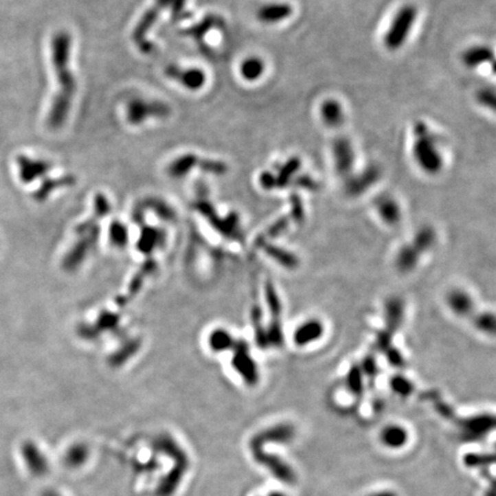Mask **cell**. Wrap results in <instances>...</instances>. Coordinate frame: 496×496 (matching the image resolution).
Segmentation results:
<instances>
[{"label": "cell", "instance_id": "obj_7", "mask_svg": "<svg viewBox=\"0 0 496 496\" xmlns=\"http://www.w3.org/2000/svg\"><path fill=\"white\" fill-rule=\"evenodd\" d=\"M164 73H166V76L179 82V84L191 91L199 90L206 83V74L199 68L183 69L176 65H169L164 70Z\"/></svg>", "mask_w": 496, "mask_h": 496}, {"label": "cell", "instance_id": "obj_12", "mask_svg": "<svg viewBox=\"0 0 496 496\" xmlns=\"http://www.w3.org/2000/svg\"><path fill=\"white\" fill-rule=\"evenodd\" d=\"M292 13H293V8L291 5L286 4V3H271V4L264 5L260 8L256 13V16H258V20L262 23L273 25V23H278V22L290 18Z\"/></svg>", "mask_w": 496, "mask_h": 496}, {"label": "cell", "instance_id": "obj_23", "mask_svg": "<svg viewBox=\"0 0 496 496\" xmlns=\"http://www.w3.org/2000/svg\"><path fill=\"white\" fill-rule=\"evenodd\" d=\"M449 306L456 314L465 315L468 314V311H471L472 300L468 294L462 292V291H455L449 295L448 299Z\"/></svg>", "mask_w": 496, "mask_h": 496}, {"label": "cell", "instance_id": "obj_11", "mask_svg": "<svg viewBox=\"0 0 496 496\" xmlns=\"http://www.w3.org/2000/svg\"><path fill=\"white\" fill-rule=\"evenodd\" d=\"M463 433L468 439H479L496 429V416H477L462 423Z\"/></svg>", "mask_w": 496, "mask_h": 496}, {"label": "cell", "instance_id": "obj_16", "mask_svg": "<svg viewBox=\"0 0 496 496\" xmlns=\"http://www.w3.org/2000/svg\"><path fill=\"white\" fill-rule=\"evenodd\" d=\"M224 25V21L222 18L217 15H207L203 21L199 22L198 25H193L191 28L186 29L182 32L184 36H189L196 39V42H203V36L207 32H210L213 28H222Z\"/></svg>", "mask_w": 496, "mask_h": 496}, {"label": "cell", "instance_id": "obj_19", "mask_svg": "<svg viewBox=\"0 0 496 496\" xmlns=\"http://www.w3.org/2000/svg\"><path fill=\"white\" fill-rule=\"evenodd\" d=\"M300 167L301 161L299 157H291L290 160H287L280 168H278V175L275 176L276 188L286 186L287 183L290 182L291 179L297 174Z\"/></svg>", "mask_w": 496, "mask_h": 496}, {"label": "cell", "instance_id": "obj_32", "mask_svg": "<svg viewBox=\"0 0 496 496\" xmlns=\"http://www.w3.org/2000/svg\"><path fill=\"white\" fill-rule=\"evenodd\" d=\"M297 184L302 186V188H309V189H314L315 188L314 181L309 179L308 176H302L300 179H297Z\"/></svg>", "mask_w": 496, "mask_h": 496}, {"label": "cell", "instance_id": "obj_3", "mask_svg": "<svg viewBox=\"0 0 496 496\" xmlns=\"http://www.w3.org/2000/svg\"><path fill=\"white\" fill-rule=\"evenodd\" d=\"M417 19V8L412 5H405L398 10L392 20L387 32L385 34L384 44L390 51H396L407 42L412 27Z\"/></svg>", "mask_w": 496, "mask_h": 496}, {"label": "cell", "instance_id": "obj_35", "mask_svg": "<svg viewBox=\"0 0 496 496\" xmlns=\"http://www.w3.org/2000/svg\"><path fill=\"white\" fill-rule=\"evenodd\" d=\"M492 70L493 73L496 74V61L495 63H493Z\"/></svg>", "mask_w": 496, "mask_h": 496}, {"label": "cell", "instance_id": "obj_24", "mask_svg": "<svg viewBox=\"0 0 496 496\" xmlns=\"http://www.w3.org/2000/svg\"><path fill=\"white\" fill-rule=\"evenodd\" d=\"M237 361L234 363V367L240 370L241 374L244 376L245 379L247 381H253L256 379V367L253 364L252 361L249 360L251 357H247L246 354H238Z\"/></svg>", "mask_w": 496, "mask_h": 496}, {"label": "cell", "instance_id": "obj_10", "mask_svg": "<svg viewBox=\"0 0 496 496\" xmlns=\"http://www.w3.org/2000/svg\"><path fill=\"white\" fill-rule=\"evenodd\" d=\"M381 169L378 168L377 166H369L363 172H361L359 175L354 176L348 181L347 191L354 196L361 194L365 190L370 189L374 183H377L378 179H381Z\"/></svg>", "mask_w": 496, "mask_h": 496}, {"label": "cell", "instance_id": "obj_15", "mask_svg": "<svg viewBox=\"0 0 496 496\" xmlns=\"http://www.w3.org/2000/svg\"><path fill=\"white\" fill-rule=\"evenodd\" d=\"M321 116L323 122L330 128L341 126L343 122V106L335 99H328L322 104Z\"/></svg>", "mask_w": 496, "mask_h": 496}, {"label": "cell", "instance_id": "obj_13", "mask_svg": "<svg viewBox=\"0 0 496 496\" xmlns=\"http://www.w3.org/2000/svg\"><path fill=\"white\" fill-rule=\"evenodd\" d=\"M199 162L200 159L196 154H184L169 164L167 172L172 179H182L191 172V169L198 167Z\"/></svg>", "mask_w": 496, "mask_h": 496}, {"label": "cell", "instance_id": "obj_31", "mask_svg": "<svg viewBox=\"0 0 496 496\" xmlns=\"http://www.w3.org/2000/svg\"><path fill=\"white\" fill-rule=\"evenodd\" d=\"M260 183H261V185H262L264 189L270 190L273 189V188H276L275 175L269 172H263L261 177H260Z\"/></svg>", "mask_w": 496, "mask_h": 496}, {"label": "cell", "instance_id": "obj_27", "mask_svg": "<svg viewBox=\"0 0 496 496\" xmlns=\"http://www.w3.org/2000/svg\"><path fill=\"white\" fill-rule=\"evenodd\" d=\"M87 458V449L83 446H74L66 455V463L69 466H77Z\"/></svg>", "mask_w": 496, "mask_h": 496}, {"label": "cell", "instance_id": "obj_26", "mask_svg": "<svg viewBox=\"0 0 496 496\" xmlns=\"http://www.w3.org/2000/svg\"><path fill=\"white\" fill-rule=\"evenodd\" d=\"M478 104L496 113V92L491 89H482L477 92Z\"/></svg>", "mask_w": 496, "mask_h": 496}, {"label": "cell", "instance_id": "obj_18", "mask_svg": "<svg viewBox=\"0 0 496 496\" xmlns=\"http://www.w3.org/2000/svg\"><path fill=\"white\" fill-rule=\"evenodd\" d=\"M323 328L321 323L317 321H311L306 324L301 325L295 333V341L299 345H307V343L318 339L322 336Z\"/></svg>", "mask_w": 496, "mask_h": 496}, {"label": "cell", "instance_id": "obj_34", "mask_svg": "<svg viewBox=\"0 0 496 496\" xmlns=\"http://www.w3.org/2000/svg\"><path fill=\"white\" fill-rule=\"evenodd\" d=\"M369 496H396V495H395L394 493L379 492V493H374V494H371V495H369Z\"/></svg>", "mask_w": 496, "mask_h": 496}, {"label": "cell", "instance_id": "obj_9", "mask_svg": "<svg viewBox=\"0 0 496 496\" xmlns=\"http://www.w3.org/2000/svg\"><path fill=\"white\" fill-rule=\"evenodd\" d=\"M21 454L30 473L36 477H44L49 473V461L34 441L27 440L22 444Z\"/></svg>", "mask_w": 496, "mask_h": 496}, {"label": "cell", "instance_id": "obj_21", "mask_svg": "<svg viewBox=\"0 0 496 496\" xmlns=\"http://www.w3.org/2000/svg\"><path fill=\"white\" fill-rule=\"evenodd\" d=\"M407 431L396 425L386 427L381 433L383 444L390 448L402 447L407 442Z\"/></svg>", "mask_w": 496, "mask_h": 496}, {"label": "cell", "instance_id": "obj_22", "mask_svg": "<svg viewBox=\"0 0 496 496\" xmlns=\"http://www.w3.org/2000/svg\"><path fill=\"white\" fill-rule=\"evenodd\" d=\"M378 210L385 222H387V223H398L400 220V208H398V203L391 198H383V199L378 200Z\"/></svg>", "mask_w": 496, "mask_h": 496}, {"label": "cell", "instance_id": "obj_25", "mask_svg": "<svg viewBox=\"0 0 496 496\" xmlns=\"http://www.w3.org/2000/svg\"><path fill=\"white\" fill-rule=\"evenodd\" d=\"M198 167L203 172L215 174V175H223L224 172H227V164L222 161L210 160V159H200Z\"/></svg>", "mask_w": 496, "mask_h": 496}, {"label": "cell", "instance_id": "obj_17", "mask_svg": "<svg viewBox=\"0 0 496 496\" xmlns=\"http://www.w3.org/2000/svg\"><path fill=\"white\" fill-rule=\"evenodd\" d=\"M74 183H75V177L70 175L63 176L60 179H46L41 188L36 191L34 198L38 201H44L54 190L60 189L63 186L73 185Z\"/></svg>", "mask_w": 496, "mask_h": 496}, {"label": "cell", "instance_id": "obj_4", "mask_svg": "<svg viewBox=\"0 0 496 496\" xmlns=\"http://www.w3.org/2000/svg\"><path fill=\"white\" fill-rule=\"evenodd\" d=\"M170 113L172 109L167 104L155 100L148 102L145 99L135 98L126 104V121L133 126H139L150 117L164 119L170 115Z\"/></svg>", "mask_w": 496, "mask_h": 496}, {"label": "cell", "instance_id": "obj_2", "mask_svg": "<svg viewBox=\"0 0 496 496\" xmlns=\"http://www.w3.org/2000/svg\"><path fill=\"white\" fill-rule=\"evenodd\" d=\"M415 135L416 142L414 144L412 152L417 164L427 174H438L442 169L444 162L436 139L429 133L425 123L417 122L415 124Z\"/></svg>", "mask_w": 496, "mask_h": 496}, {"label": "cell", "instance_id": "obj_14", "mask_svg": "<svg viewBox=\"0 0 496 496\" xmlns=\"http://www.w3.org/2000/svg\"><path fill=\"white\" fill-rule=\"evenodd\" d=\"M493 59H494L493 49L482 45L473 46L471 49H466L462 56L463 63L468 68H477L484 63H491Z\"/></svg>", "mask_w": 496, "mask_h": 496}, {"label": "cell", "instance_id": "obj_29", "mask_svg": "<svg viewBox=\"0 0 496 496\" xmlns=\"http://www.w3.org/2000/svg\"><path fill=\"white\" fill-rule=\"evenodd\" d=\"M479 328L488 335H496V316L487 314L480 317L478 322Z\"/></svg>", "mask_w": 496, "mask_h": 496}, {"label": "cell", "instance_id": "obj_30", "mask_svg": "<svg viewBox=\"0 0 496 496\" xmlns=\"http://www.w3.org/2000/svg\"><path fill=\"white\" fill-rule=\"evenodd\" d=\"M126 229L121 224L114 223L112 227V239L116 244H121L126 240Z\"/></svg>", "mask_w": 496, "mask_h": 496}, {"label": "cell", "instance_id": "obj_28", "mask_svg": "<svg viewBox=\"0 0 496 496\" xmlns=\"http://www.w3.org/2000/svg\"><path fill=\"white\" fill-rule=\"evenodd\" d=\"M230 335H227L224 330H218L213 333V336H210V346L213 347L214 350H223L230 345Z\"/></svg>", "mask_w": 496, "mask_h": 496}, {"label": "cell", "instance_id": "obj_5", "mask_svg": "<svg viewBox=\"0 0 496 496\" xmlns=\"http://www.w3.org/2000/svg\"><path fill=\"white\" fill-rule=\"evenodd\" d=\"M174 3L175 0H155V4L145 12L143 18L138 22L133 32V41L142 52L150 53L154 49L153 44L147 41V32L153 27L161 12L164 11V8H172Z\"/></svg>", "mask_w": 496, "mask_h": 496}, {"label": "cell", "instance_id": "obj_8", "mask_svg": "<svg viewBox=\"0 0 496 496\" xmlns=\"http://www.w3.org/2000/svg\"><path fill=\"white\" fill-rule=\"evenodd\" d=\"M19 176L23 183H32L36 179H42L52 169V164L42 159H32L25 155L16 157Z\"/></svg>", "mask_w": 496, "mask_h": 496}, {"label": "cell", "instance_id": "obj_20", "mask_svg": "<svg viewBox=\"0 0 496 496\" xmlns=\"http://www.w3.org/2000/svg\"><path fill=\"white\" fill-rule=\"evenodd\" d=\"M264 63L260 58H248L245 60L244 63H241L240 73L241 76L244 77L245 80L253 82V80H259L260 77L262 76L263 71H264Z\"/></svg>", "mask_w": 496, "mask_h": 496}, {"label": "cell", "instance_id": "obj_33", "mask_svg": "<svg viewBox=\"0 0 496 496\" xmlns=\"http://www.w3.org/2000/svg\"><path fill=\"white\" fill-rule=\"evenodd\" d=\"M41 496H63L59 492H56L54 489H46L42 493Z\"/></svg>", "mask_w": 496, "mask_h": 496}, {"label": "cell", "instance_id": "obj_6", "mask_svg": "<svg viewBox=\"0 0 496 496\" xmlns=\"http://www.w3.org/2000/svg\"><path fill=\"white\" fill-rule=\"evenodd\" d=\"M332 154L337 172L340 176L350 175L355 162V153L350 140L346 137H337L332 143Z\"/></svg>", "mask_w": 496, "mask_h": 496}, {"label": "cell", "instance_id": "obj_1", "mask_svg": "<svg viewBox=\"0 0 496 496\" xmlns=\"http://www.w3.org/2000/svg\"><path fill=\"white\" fill-rule=\"evenodd\" d=\"M70 49L71 36L68 32H58L53 35L51 41V60L59 89L53 98L47 115V126L52 130L60 129L66 122L74 95L76 93V78L69 66Z\"/></svg>", "mask_w": 496, "mask_h": 496}]
</instances>
